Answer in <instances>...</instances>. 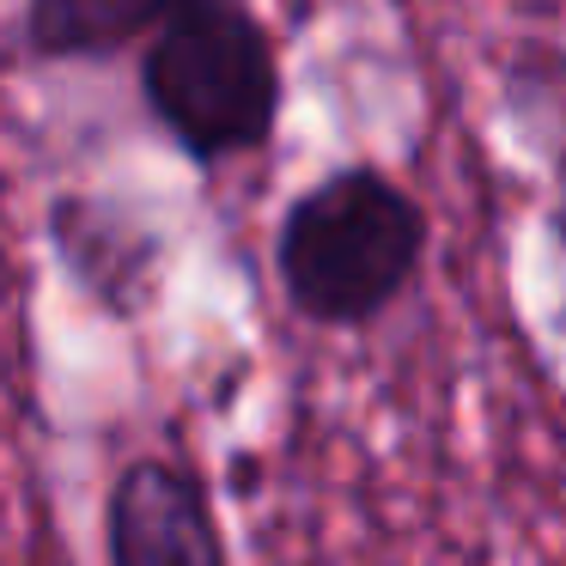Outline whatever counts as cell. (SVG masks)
Returning <instances> with one entry per match:
<instances>
[{
	"mask_svg": "<svg viewBox=\"0 0 566 566\" xmlns=\"http://www.w3.org/2000/svg\"><path fill=\"white\" fill-rule=\"evenodd\" d=\"M427 262V208L378 165H342L286 201L274 274L286 305L317 329H366L415 286Z\"/></svg>",
	"mask_w": 566,
	"mask_h": 566,
	"instance_id": "obj_1",
	"label": "cell"
},
{
	"mask_svg": "<svg viewBox=\"0 0 566 566\" xmlns=\"http://www.w3.org/2000/svg\"><path fill=\"white\" fill-rule=\"evenodd\" d=\"M111 566H226V542L201 481L171 457H135L104 505Z\"/></svg>",
	"mask_w": 566,
	"mask_h": 566,
	"instance_id": "obj_3",
	"label": "cell"
},
{
	"mask_svg": "<svg viewBox=\"0 0 566 566\" xmlns=\"http://www.w3.org/2000/svg\"><path fill=\"white\" fill-rule=\"evenodd\" d=\"M201 0H25V43L43 62H98L153 38Z\"/></svg>",
	"mask_w": 566,
	"mask_h": 566,
	"instance_id": "obj_4",
	"label": "cell"
},
{
	"mask_svg": "<svg viewBox=\"0 0 566 566\" xmlns=\"http://www.w3.org/2000/svg\"><path fill=\"white\" fill-rule=\"evenodd\" d=\"M560 250H566V153H560Z\"/></svg>",
	"mask_w": 566,
	"mask_h": 566,
	"instance_id": "obj_5",
	"label": "cell"
},
{
	"mask_svg": "<svg viewBox=\"0 0 566 566\" xmlns=\"http://www.w3.org/2000/svg\"><path fill=\"white\" fill-rule=\"evenodd\" d=\"M140 92L189 159L226 165L269 147L281 123V55L244 0H201L153 31Z\"/></svg>",
	"mask_w": 566,
	"mask_h": 566,
	"instance_id": "obj_2",
	"label": "cell"
}]
</instances>
